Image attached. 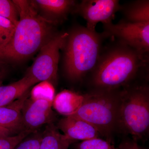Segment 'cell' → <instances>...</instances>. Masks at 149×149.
I'll list each match as a JSON object with an SVG mask.
<instances>
[{
  "mask_svg": "<svg viewBox=\"0 0 149 149\" xmlns=\"http://www.w3.org/2000/svg\"><path fill=\"white\" fill-rule=\"evenodd\" d=\"M32 133L24 130L16 135L0 137V149H14L19 143Z\"/></svg>",
  "mask_w": 149,
  "mask_h": 149,
  "instance_id": "20",
  "label": "cell"
},
{
  "mask_svg": "<svg viewBox=\"0 0 149 149\" xmlns=\"http://www.w3.org/2000/svg\"><path fill=\"white\" fill-rule=\"evenodd\" d=\"M126 21L134 23L149 22V1H135L125 6H121Z\"/></svg>",
  "mask_w": 149,
  "mask_h": 149,
  "instance_id": "16",
  "label": "cell"
},
{
  "mask_svg": "<svg viewBox=\"0 0 149 149\" xmlns=\"http://www.w3.org/2000/svg\"><path fill=\"white\" fill-rule=\"evenodd\" d=\"M5 63H3L0 61V86L2 85V83L6 75V71L5 68Z\"/></svg>",
  "mask_w": 149,
  "mask_h": 149,
  "instance_id": "24",
  "label": "cell"
},
{
  "mask_svg": "<svg viewBox=\"0 0 149 149\" xmlns=\"http://www.w3.org/2000/svg\"><path fill=\"white\" fill-rule=\"evenodd\" d=\"M55 91L54 85L48 81L40 82L35 85L29 92V98L32 100L42 99L53 102Z\"/></svg>",
  "mask_w": 149,
  "mask_h": 149,
  "instance_id": "17",
  "label": "cell"
},
{
  "mask_svg": "<svg viewBox=\"0 0 149 149\" xmlns=\"http://www.w3.org/2000/svg\"><path fill=\"white\" fill-rule=\"evenodd\" d=\"M56 126L67 138L74 141L99 138L101 136L93 125L74 116H68L61 119Z\"/></svg>",
  "mask_w": 149,
  "mask_h": 149,
  "instance_id": "10",
  "label": "cell"
},
{
  "mask_svg": "<svg viewBox=\"0 0 149 149\" xmlns=\"http://www.w3.org/2000/svg\"><path fill=\"white\" fill-rule=\"evenodd\" d=\"M19 20L8 42L0 46V61H22L40 50L54 35L53 24L41 16L34 1L14 0Z\"/></svg>",
  "mask_w": 149,
  "mask_h": 149,
  "instance_id": "1",
  "label": "cell"
},
{
  "mask_svg": "<svg viewBox=\"0 0 149 149\" xmlns=\"http://www.w3.org/2000/svg\"><path fill=\"white\" fill-rule=\"evenodd\" d=\"M42 132L37 130L28 135L14 149H39Z\"/></svg>",
  "mask_w": 149,
  "mask_h": 149,
  "instance_id": "21",
  "label": "cell"
},
{
  "mask_svg": "<svg viewBox=\"0 0 149 149\" xmlns=\"http://www.w3.org/2000/svg\"><path fill=\"white\" fill-rule=\"evenodd\" d=\"M68 36V32L54 35L40 49L25 76L31 78L35 84L48 81L54 85L57 79L60 51L64 47Z\"/></svg>",
  "mask_w": 149,
  "mask_h": 149,
  "instance_id": "6",
  "label": "cell"
},
{
  "mask_svg": "<svg viewBox=\"0 0 149 149\" xmlns=\"http://www.w3.org/2000/svg\"><path fill=\"white\" fill-rule=\"evenodd\" d=\"M121 6L117 0H83L74 8V11L85 19L86 27L95 31L99 22L103 25L110 24Z\"/></svg>",
  "mask_w": 149,
  "mask_h": 149,
  "instance_id": "8",
  "label": "cell"
},
{
  "mask_svg": "<svg viewBox=\"0 0 149 149\" xmlns=\"http://www.w3.org/2000/svg\"><path fill=\"white\" fill-rule=\"evenodd\" d=\"M74 141L60 133L54 123L46 125L39 149H68Z\"/></svg>",
  "mask_w": 149,
  "mask_h": 149,
  "instance_id": "14",
  "label": "cell"
},
{
  "mask_svg": "<svg viewBox=\"0 0 149 149\" xmlns=\"http://www.w3.org/2000/svg\"><path fill=\"white\" fill-rule=\"evenodd\" d=\"M84 100V95L64 90L55 96L52 107L59 114L65 117L72 116L80 109Z\"/></svg>",
  "mask_w": 149,
  "mask_h": 149,
  "instance_id": "12",
  "label": "cell"
},
{
  "mask_svg": "<svg viewBox=\"0 0 149 149\" xmlns=\"http://www.w3.org/2000/svg\"><path fill=\"white\" fill-rule=\"evenodd\" d=\"M35 85L31 78L24 75L16 82L0 86V107L7 105L19 98Z\"/></svg>",
  "mask_w": 149,
  "mask_h": 149,
  "instance_id": "13",
  "label": "cell"
},
{
  "mask_svg": "<svg viewBox=\"0 0 149 149\" xmlns=\"http://www.w3.org/2000/svg\"><path fill=\"white\" fill-rule=\"evenodd\" d=\"M138 141L132 139L123 140L119 145L118 149H144L138 145Z\"/></svg>",
  "mask_w": 149,
  "mask_h": 149,
  "instance_id": "23",
  "label": "cell"
},
{
  "mask_svg": "<svg viewBox=\"0 0 149 149\" xmlns=\"http://www.w3.org/2000/svg\"><path fill=\"white\" fill-rule=\"evenodd\" d=\"M29 92L30 90L7 105L0 107V127L8 130L12 135L24 131L21 111Z\"/></svg>",
  "mask_w": 149,
  "mask_h": 149,
  "instance_id": "11",
  "label": "cell"
},
{
  "mask_svg": "<svg viewBox=\"0 0 149 149\" xmlns=\"http://www.w3.org/2000/svg\"><path fill=\"white\" fill-rule=\"evenodd\" d=\"M146 55L119 43L100 56L93 71L95 90L113 91L129 86L147 63Z\"/></svg>",
  "mask_w": 149,
  "mask_h": 149,
  "instance_id": "2",
  "label": "cell"
},
{
  "mask_svg": "<svg viewBox=\"0 0 149 149\" xmlns=\"http://www.w3.org/2000/svg\"><path fill=\"white\" fill-rule=\"evenodd\" d=\"M0 16L8 19L16 26L19 20V14L13 1L0 0Z\"/></svg>",
  "mask_w": 149,
  "mask_h": 149,
  "instance_id": "18",
  "label": "cell"
},
{
  "mask_svg": "<svg viewBox=\"0 0 149 149\" xmlns=\"http://www.w3.org/2000/svg\"><path fill=\"white\" fill-rule=\"evenodd\" d=\"M138 141L149 129V90L147 85L127 86L120 90L117 128Z\"/></svg>",
  "mask_w": 149,
  "mask_h": 149,
  "instance_id": "4",
  "label": "cell"
},
{
  "mask_svg": "<svg viewBox=\"0 0 149 149\" xmlns=\"http://www.w3.org/2000/svg\"><path fill=\"white\" fill-rule=\"evenodd\" d=\"M8 135H13L11 133L6 129L0 127V137L1 136H8Z\"/></svg>",
  "mask_w": 149,
  "mask_h": 149,
  "instance_id": "25",
  "label": "cell"
},
{
  "mask_svg": "<svg viewBox=\"0 0 149 149\" xmlns=\"http://www.w3.org/2000/svg\"><path fill=\"white\" fill-rule=\"evenodd\" d=\"M103 35L78 26L68 33L64 47V68L70 80H81L94 69L100 56Z\"/></svg>",
  "mask_w": 149,
  "mask_h": 149,
  "instance_id": "3",
  "label": "cell"
},
{
  "mask_svg": "<svg viewBox=\"0 0 149 149\" xmlns=\"http://www.w3.org/2000/svg\"><path fill=\"white\" fill-rule=\"evenodd\" d=\"M120 91L95 90L84 95L82 106L72 116L90 123L112 143L113 134L117 129Z\"/></svg>",
  "mask_w": 149,
  "mask_h": 149,
  "instance_id": "5",
  "label": "cell"
},
{
  "mask_svg": "<svg viewBox=\"0 0 149 149\" xmlns=\"http://www.w3.org/2000/svg\"><path fill=\"white\" fill-rule=\"evenodd\" d=\"M52 102L44 99L32 100L28 97L22 109V117L24 130L33 133L44 125L54 123L56 116Z\"/></svg>",
  "mask_w": 149,
  "mask_h": 149,
  "instance_id": "9",
  "label": "cell"
},
{
  "mask_svg": "<svg viewBox=\"0 0 149 149\" xmlns=\"http://www.w3.org/2000/svg\"><path fill=\"white\" fill-rule=\"evenodd\" d=\"M36 6L57 19L65 18L70 10L75 8L76 2L71 0H36Z\"/></svg>",
  "mask_w": 149,
  "mask_h": 149,
  "instance_id": "15",
  "label": "cell"
},
{
  "mask_svg": "<svg viewBox=\"0 0 149 149\" xmlns=\"http://www.w3.org/2000/svg\"><path fill=\"white\" fill-rule=\"evenodd\" d=\"M15 27L9 20L0 16V46L5 45L10 41Z\"/></svg>",
  "mask_w": 149,
  "mask_h": 149,
  "instance_id": "22",
  "label": "cell"
},
{
  "mask_svg": "<svg viewBox=\"0 0 149 149\" xmlns=\"http://www.w3.org/2000/svg\"><path fill=\"white\" fill-rule=\"evenodd\" d=\"M75 149H118L110 142L100 139L94 138L85 140L77 144Z\"/></svg>",
  "mask_w": 149,
  "mask_h": 149,
  "instance_id": "19",
  "label": "cell"
},
{
  "mask_svg": "<svg viewBox=\"0 0 149 149\" xmlns=\"http://www.w3.org/2000/svg\"><path fill=\"white\" fill-rule=\"evenodd\" d=\"M104 25L103 36L116 38L120 43L133 48L142 54L149 51V22L134 23L121 20Z\"/></svg>",
  "mask_w": 149,
  "mask_h": 149,
  "instance_id": "7",
  "label": "cell"
}]
</instances>
